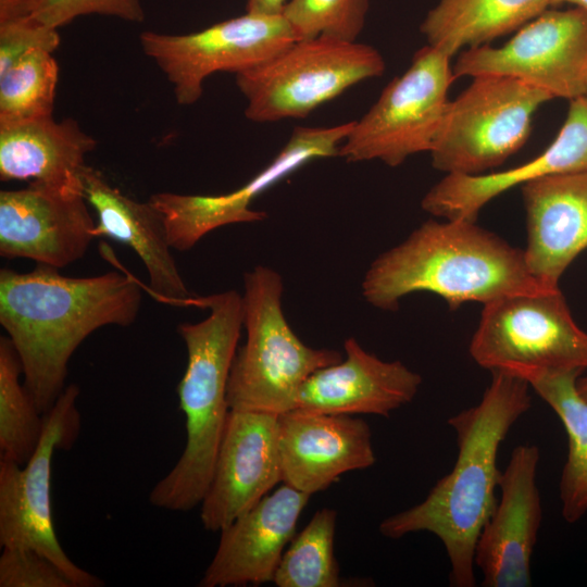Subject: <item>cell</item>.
Instances as JSON below:
<instances>
[{
  "label": "cell",
  "instance_id": "cell-29",
  "mask_svg": "<svg viewBox=\"0 0 587 587\" xmlns=\"http://www.w3.org/2000/svg\"><path fill=\"white\" fill-rule=\"evenodd\" d=\"M369 0H288L282 15L298 40L329 37L357 41Z\"/></svg>",
  "mask_w": 587,
  "mask_h": 587
},
{
  "label": "cell",
  "instance_id": "cell-20",
  "mask_svg": "<svg viewBox=\"0 0 587 587\" xmlns=\"http://www.w3.org/2000/svg\"><path fill=\"white\" fill-rule=\"evenodd\" d=\"M587 171V97L571 100L550 146L535 159L502 172L446 174L422 199L426 212L445 220L476 222L482 208L516 186L541 177Z\"/></svg>",
  "mask_w": 587,
  "mask_h": 587
},
{
  "label": "cell",
  "instance_id": "cell-36",
  "mask_svg": "<svg viewBox=\"0 0 587 587\" xmlns=\"http://www.w3.org/2000/svg\"><path fill=\"white\" fill-rule=\"evenodd\" d=\"M576 387L579 395L587 400V375L577 378Z\"/></svg>",
  "mask_w": 587,
  "mask_h": 587
},
{
  "label": "cell",
  "instance_id": "cell-32",
  "mask_svg": "<svg viewBox=\"0 0 587 587\" xmlns=\"http://www.w3.org/2000/svg\"><path fill=\"white\" fill-rule=\"evenodd\" d=\"M60 39L58 28L48 26L32 15L1 22L0 73L33 49L55 51Z\"/></svg>",
  "mask_w": 587,
  "mask_h": 587
},
{
  "label": "cell",
  "instance_id": "cell-21",
  "mask_svg": "<svg viewBox=\"0 0 587 587\" xmlns=\"http://www.w3.org/2000/svg\"><path fill=\"white\" fill-rule=\"evenodd\" d=\"M527 220L524 257L548 288L587 248V171L550 175L523 184Z\"/></svg>",
  "mask_w": 587,
  "mask_h": 587
},
{
  "label": "cell",
  "instance_id": "cell-5",
  "mask_svg": "<svg viewBox=\"0 0 587 587\" xmlns=\"http://www.w3.org/2000/svg\"><path fill=\"white\" fill-rule=\"evenodd\" d=\"M282 276L258 265L243 276L246 341L236 351L227 386L230 410L283 414L297 408L301 386L316 370L338 363L333 349L307 346L288 324Z\"/></svg>",
  "mask_w": 587,
  "mask_h": 587
},
{
  "label": "cell",
  "instance_id": "cell-8",
  "mask_svg": "<svg viewBox=\"0 0 587 587\" xmlns=\"http://www.w3.org/2000/svg\"><path fill=\"white\" fill-rule=\"evenodd\" d=\"M451 58L426 45L408 70L383 89L339 148L348 162L378 160L396 167L409 157L430 152L446 114L455 76Z\"/></svg>",
  "mask_w": 587,
  "mask_h": 587
},
{
  "label": "cell",
  "instance_id": "cell-30",
  "mask_svg": "<svg viewBox=\"0 0 587 587\" xmlns=\"http://www.w3.org/2000/svg\"><path fill=\"white\" fill-rule=\"evenodd\" d=\"M0 587H77L70 575L42 553L4 547L0 555Z\"/></svg>",
  "mask_w": 587,
  "mask_h": 587
},
{
  "label": "cell",
  "instance_id": "cell-26",
  "mask_svg": "<svg viewBox=\"0 0 587 587\" xmlns=\"http://www.w3.org/2000/svg\"><path fill=\"white\" fill-rule=\"evenodd\" d=\"M23 369L8 336L0 337V459L24 465L34 454L45 426L20 376Z\"/></svg>",
  "mask_w": 587,
  "mask_h": 587
},
{
  "label": "cell",
  "instance_id": "cell-27",
  "mask_svg": "<svg viewBox=\"0 0 587 587\" xmlns=\"http://www.w3.org/2000/svg\"><path fill=\"white\" fill-rule=\"evenodd\" d=\"M58 80L59 65L41 48L0 73V126L52 116Z\"/></svg>",
  "mask_w": 587,
  "mask_h": 587
},
{
  "label": "cell",
  "instance_id": "cell-4",
  "mask_svg": "<svg viewBox=\"0 0 587 587\" xmlns=\"http://www.w3.org/2000/svg\"><path fill=\"white\" fill-rule=\"evenodd\" d=\"M197 307L209 309L208 317L177 327L187 351L186 370L177 386L186 445L149 495L151 505L168 511L193 509L208 490L230 411L227 386L243 328L242 295L236 290L198 297Z\"/></svg>",
  "mask_w": 587,
  "mask_h": 587
},
{
  "label": "cell",
  "instance_id": "cell-14",
  "mask_svg": "<svg viewBox=\"0 0 587 587\" xmlns=\"http://www.w3.org/2000/svg\"><path fill=\"white\" fill-rule=\"evenodd\" d=\"M82 190L29 182L0 191V255L55 268L82 259L96 223Z\"/></svg>",
  "mask_w": 587,
  "mask_h": 587
},
{
  "label": "cell",
  "instance_id": "cell-23",
  "mask_svg": "<svg viewBox=\"0 0 587 587\" xmlns=\"http://www.w3.org/2000/svg\"><path fill=\"white\" fill-rule=\"evenodd\" d=\"M96 145L73 118L48 116L0 126V179L83 191L86 157Z\"/></svg>",
  "mask_w": 587,
  "mask_h": 587
},
{
  "label": "cell",
  "instance_id": "cell-12",
  "mask_svg": "<svg viewBox=\"0 0 587 587\" xmlns=\"http://www.w3.org/2000/svg\"><path fill=\"white\" fill-rule=\"evenodd\" d=\"M457 77L501 75L539 88L552 98L574 100L587 89V11L546 10L500 47L463 50Z\"/></svg>",
  "mask_w": 587,
  "mask_h": 587
},
{
  "label": "cell",
  "instance_id": "cell-6",
  "mask_svg": "<svg viewBox=\"0 0 587 587\" xmlns=\"http://www.w3.org/2000/svg\"><path fill=\"white\" fill-rule=\"evenodd\" d=\"M377 49L329 37L297 40L264 63L236 75L255 123L305 118L350 87L383 75Z\"/></svg>",
  "mask_w": 587,
  "mask_h": 587
},
{
  "label": "cell",
  "instance_id": "cell-18",
  "mask_svg": "<svg viewBox=\"0 0 587 587\" xmlns=\"http://www.w3.org/2000/svg\"><path fill=\"white\" fill-rule=\"evenodd\" d=\"M310 495L286 484L221 530L217 549L198 586L228 587L273 583L296 535Z\"/></svg>",
  "mask_w": 587,
  "mask_h": 587
},
{
  "label": "cell",
  "instance_id": "cell-17",
  "mask_svg": "<svg viewBox=\"0 0 587 587\" xmlns=\"http://www.w3.org/2000/svg\"><path fill=\"white\" fill-rule=\"evenodd\" d=\"M278 448L282 482L310 496L376 461L369 424L348 414L299 408L279 414Z\"/></svg>",
  "mask_w": 587,
  "mask_h": 587
},
{
  "label": "cell",
  "instance_id": "cell-1",
  "mask_svg": "<svg viewBox=\"0 0 587 587\" xmlns=\"http://www.w3.org/2000/svg\"><path fill=\"white\" fill-rule=\"evenodd\" d=\"M140 304L141 285L117 271L70 277L43 264L28 273L0 270V324L42 414L66 387L68 362L79 345L101 327L129 326Z\"/></svg>",
  "mask_w": 587,
  "mask_h": 587
},
{
  "label": "cell",
  "instance_id": "cell-35",
  "mask_svg": "<svg viewBox=\"0 0 587 587\" xmlns=\"http://www.w3.org/2000/svg\"><path fill=\"white\" fill-rule=\"evenodd\" d=\"M571 4L587 11V0H551V5Z\"/></svg>",
  "mask_w": 587,
  "mask_h": 587
},
{
  "label": "cell",
  "instance_id": "cell-10",
  "mask_svg": "<svg viewBox=\"0 0 587 587\" xmlns=\"http://www.w3.org/2000/svg\"><path fill=\"white\" fill-rule=\"evenodd\" d=\"M470 354L494 371L510 365L587 369V333L559 288L502 297L484 304Z\"/></svg>",
  "mask_w": 587,
  "mask_h": 587
},
{
  "label": "cell",
  "instance_id": "cell-31",
  "mask_svg": "<svg viewBox=\"0 0 587 587\" xmlns=\"http://www.w3.org/2000/svg\"><path fill=\"white\" fill-rule=\"evenodd\" d=\"M105 15L132 23H142L140 0H35L32 16L59 28L83 15Z\"/></svg>",
  "mask_w": 587,
  "mask_h": 587
},
{
  "label": "cell",
  "instance_id": "cell-15",
  "mask_svg": "<svg viewBox=\"0 0 587 587\" xmlns=\"http://www.w3.org/2000/svg\"><path fill=\"white\" fill-rule=\"evenodd\" d=\"M282 482L278 415L230 410L201 501L205 530L221 532Z\"/></svg>",
  "mask_w": 587,
  "mask_h": 587
},
{
  "label": "cell",
  "instance_id": "cell-24",
  "mask_svg": "<svg viewBox=\"0 0 587 587\" xmlns=\"http://www.w3.org/2000/svg\"><path fill=\"white\" fill-rule=\"evenodd\" d=\"M524 378L555 412L569 439V452L560 480L562 516L575 523L587 512V400L578 392L583 370L510 365L504 369Z\"/></svg>",
  "mask_w": 587,
  "mask_h": 587
},
{
  "label": "cell",
  "instance_id": "cell-3",
  "mask_svg": "<svg viewBox=\"0 0 587 587\" xmlns=\"http://www.w3.org/2000/svg\"><path fill=\"white\" fill-rule=\"evenodd\" d=\"M552 289L533 276L524 250L466 220L423 223L376 258L362 282L365 301L385 311L417 291L438 295L455 310L470 301Z\"/></svg>",
  "mask_w": 587,
  "mask_h": 587
},
{
  "label": "cell",
  "instance_id": "cell-25",
  "mask_svg": "<svg viewBox=\"0 0 587 587\" xmlns=\"http://www.w3.org/2000/svg\"><path fill=\"white\" fill-rule=\"evenodd\" d=\"M551 7V0H438L420 30L427 45L452 58L520 29Z\"/></svg>",
  "mask_w": 587,
  "mask_h": 587
},
{
  "label": "cell",
  "instance_id": "cell-16",
  "mask_svg": "<svg viewBox=\"0 0 587 587\" xmlns=\"http://www.w3.org/2000/svg\"><path fill=\"white\" fill-rule=\"evenodd\" d=\"M539 448H514L501 473L500 498L478 536L474 563L484 587L532 585V555L541 523V500L537 486Z\"/></svg>",
  "mask_w": 587,
  "mask_h": 587
},
{
  "label": "cell",
  "instance_id": "cell-22",
  "mask_svg": "<svg viewBox=\"0 0 587 587\" xmlns=\"http://www.w3.org/2000/svg\"><path fill=\"white\" fill-rule=\"evenodd\" d=\"M80 179L84 197L97 213L96 237L114 239L136 252L154 298L174 305H196L197 297L186 287L171 252L161 213L149 201L138 202L122 193L95 167L86 165Z\"/></svg>",
  "mask_w": 587,
  "mask_h": 587
},
{
  "label": "cell",
  "instance_id": "cell-2",
  "mask_svg": "<svg viewBox=\"0 0 587 587\" xmlns=\"http://www.w3.org/2000/svg\"><path fill=\"white\" fill-rule=\"evenodd\" d=\"M528 383L508 371H491V382L478 404L449 417L457 435L458 455L421 503L385 519L383 536L399 539L428 532L442 542L454 587L476 585L475 546L494 512L501 472L498 451L514 423L532 405Z\"/></svg>",
  "mask_w": 587,
  "mask_h": 587
},
{
  "label": "cell",
  "instance_id": "cell-19",
  "mask_svg": "<svg viewBox=\"0 0 587 587\" xmlns=\"http://www.w3.org/2000/svg\"><path fill=\"white\" fill-rule=\"evenodd\" d=\"M345 358L312 373L300 388L297 408L325 414L391 412L411 402L422 384L420 374L400 361H383L353 337L344 344Z\"/></svg>",
  "mask_w": 587,
  "mask_h": 587
},
{
  "label": "cell",
  "instance_id": "cell-9",
  "mask_svg": "<svg viewBox=\"0 0 587 587\" xmlns=\"http://www.w3.org/2000/svg\"><path fill=\"white\" fill-rule=\"evenodd\" d=\"M79 388H64L45 413L39 444L24 465L0 459V546L34 549L55 562L77 587H100L104 583L76 565L55 534L51 510V471L55 450L73 447L79 429Z\"/></svg>",
  "mask_w": 587,
  "mask_h": 587
},
{
  "label": "cell",
  "instance_id": "cell-34",
  "mask_svg": "<svg viewBox=\"0 0 587 587\" xmlns=\"http://www.w3.org/2000/svg\"><path fill=\"white\" fill-rule=\"evenodd\" d=\"M288 0H247L248 13L261 15H282Z\"/></svg>",
  "mask_w": 587,
  "mask_h": 587
},
{
  "label": "cell",
  "instance_id": "cell-28",
  "mask_svg": "<svg viewBox=\"0 0 587 587\" xmlns=\"http://www.w3.org/2000/svg\"><path fill=\"white\" fill-rule=\"evenodd\" d=\"M337 512L324 508L312 516L285 550L273 583L277 587H337L339 565L334 554Z\"/></svg>",
  "mask_w": 587,
  "mask_h": 587
},
{
  "label": "cell",
  "instance_id": "cell-13",
  "mask_svg": "<svg viewBox=\"0 0 587 587\" xmlns=\"http://www.w3.org/2000/svg\"><path fill=\"white\" fill-rule=\"evenodd\" d=\"M353 125L296 127L276 157L245 185L215 196L158 192L149 202L161 213L172 249L190 250L210 232L236 223L266 218L264 211L251 209L252 201L309 162L339 155V148Z\"/></svg>",
  "mask_w": 587,
  "mask_h": 587
},
{
  "label": "cell",
  "instance_id": "cell-11",
  "mask_svg": "<svg viewBox=\"0 0 587 587\" xmlns=\"http://www.w3.org/2000/svg\"><path fill=\"white\" fill-rule=\"evenodd\" d=\"M297 40L283 15L248 12L190 34L146 30L139 36L142 51L164 73L182 105L200 99L210 75L251 70Z\"/></svg>",
  "mask_w": 587,
  "mask_h": 587
},
{
  "label": "cell",
  "instance_id": "cell-37",
  "mask_svg": "<svg viewBox=\"0 0 587 587\" xmlns=\"http://www.w3.org/2000/svg\"><path fill=\"white\" fill-rule=\"evenodd\" d=\"M585 96L587 97V89H586V93H585Z\"/></svg>",
  "mask_w": 587,
  "mask_h": 587
},
{
  "label": "cell",
  "instance_id": "cell-7",
  "mask_svg": "<svg viewBox=\"0 0 587 587\" xmlns=\"http://www.w3.org/2000/svg\"><path fill=\"white\" fill-rule=\"evenodd\" d=\"M449 101L430 150L446 174L479 175L502 164L529 137L535 112L553 98L519 79L478 75Z\"/></svg>",
  "mask_w": 587,
  "mask_h": 587
},
{
  "label": "cell",
  "instance_id": "cell-33",
  "mask_svg": "<svg viewBox=\"0 0 587 587\" xmlns=\"http://www.w3.org/2000/svg\"><path fill=\"white\" fill-rule=\"evenodd\" d=\"M35 0H0V23L32 15Z\"/></svg>",
  "mask_w": 587,
  "mask_h": 587
}]
</instances>
